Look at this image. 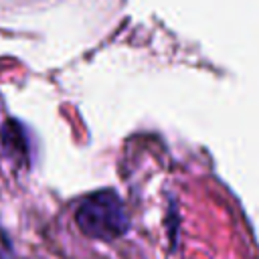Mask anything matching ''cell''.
<instances>
[{
  "label": "cell",
  "mask_w": 259,
  "mask_h": 259,
  "mask_svg": "<svg viewBox=\"0 0 259 259\" xmlns=\"http://www.w3.org/2000/svg\"><path fill=\"white\" fill-rule=\"evenodd\" d=\"M0 259H12V253H10V247L6 243V239L2 237L0 233Z\"/></svg>",
  "instance_id": "7a4b0ae2"
},
{
  "label": "cell",
  "mask_w": 259,
  "mask_h": 259,
  "mask_svg": "<svg viewBox=\"0 0 259 259\" xmlns=\"http://www.w3.org/2000/svg\"><path fill=\"white\" fill-rule=\"evenodd\" d=\"M75 221L87 237L99 241H113L130 227L121 198L109 188L85 196L77 206Z\"/></svg>",
  "instance_id": "6da1fadb"
}]
</instances>
